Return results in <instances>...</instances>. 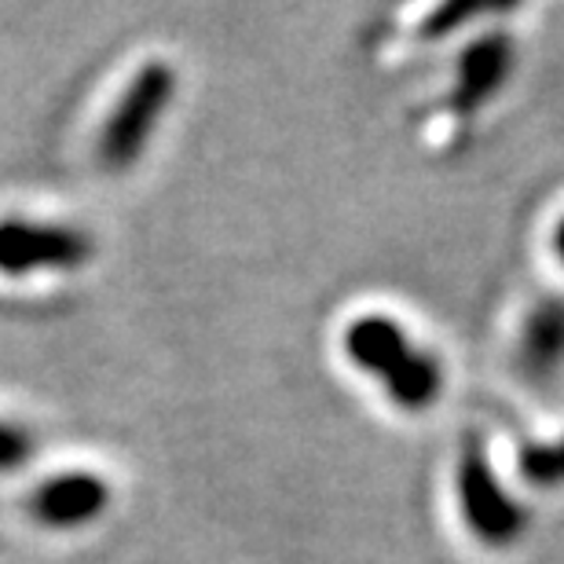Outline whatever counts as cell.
<instances>
[{
  "mask_svg": "<svg viewBox=\"0 0 564 564\" xmlns=\"http://www.w3.org/2000/svg\"><path fill=\"white\" fill-rule=\"evenodd\" d=\"M554 253H557V261L564 264V217L557 220V228H554Z\"/></svg>",
  "mask_w": 564,
  "mask_h": 564,
  "instance_id": "11",
  "label": "cell"
},
{
  "mask_svg": "<svg viewBox=\"0 0 564 564\" xmlns=\"http://www.w3.org/2000/svg\"><path fill=\"white\" fill-rule=\"evenodd\" d=\"M517 473L532 488H564V436L554 444H521Z\"/></svg>",
  "mask_w": 564,
  "mask_h": 564,
  "instance_id": "8",
  "label": "cell"
},
{
  "mask_svg": "<svg viewBox=\"0 0 564 564\" xmlns=\"http://www.w3.org/2000/svg\"><path fill=\"white\" fill-rule=\"evenodd\" d=\"M345 356L359 370H367L397 408L419 414L433 408L444 392V367L429 348L414 345L408 330L392 315L367 312L348 323L341 337Z\"/></svg>",
  "mask_w": 564,
  "mask_h": 564,
  "instance_id": "1",
  "label": "cell"
},
{
  "mask_svg": "<svg viewBox=\"0 0 564 564\" xmlns=\"http://www.w3.org/2000/svg\"><path fill=\"white\" fill-rule=\"evenodd\" d=\"M513 74V41L510 33H480L458 55L455 88H451V110L477 115L488 107Z\"/></svg>",
  "mask_w": 564,
  "mask_h": 564,
  "instance_id": "5",
  "label": "cell"
},
{
  "mask_svg": "<svg viewBox=\"0 0 564 564\" xmlns=\"http://www.w3.org/2000/svg\"><path fill=\"white\" fill-rule=\"evenodd\" d=\"M37 455V440H33L22 425L0 422V473H15Z\"/></svg>",
  "mask_w": 564,
  "mask_h": 564,
  "instance_id": "10",
  "label": "cell"
},
{
  "mask_svg": "<svg viewBox=\"0 0 564 564\" xmlns=\"http://www.w3.org/2000/svg\"><path fill=\"white\" fill-rule=\"evenodd\" d=\"M524 378L546 381L564 367V297L539 301L521 326V345H517Z\"/></svg>",
  "mask_w": 564,
  "mask_h": 564,
  "instance_id": "7",
  "label": "cell"
},
{
  "mask_svg": "<svg viewBox=\"0 0 564 564\" xmlns=\"http://www.w3.org/2000/svg\"><path fill=\"white\" fill-rule=\"evenodd\" d=\"M96 253V242L82 228L44 220H0V272H77Z\"/></svg>",
  "mask_w": 564,
  "mask_h": 564,
  "instance_id": "4",
  "label": "cell"
},
{
  "mask_svg": "<svg viewBox=\"0 0 564 564\" xmlns=\"http://www.w3.org/2000/svg\"><path fill=\"white\" fill-rule=\"evenodd\" d=\"M110 484L96 473H59L48 477L30 495L33 521L55 532H74L82 524H93L107 513Z\"/></svg>",
  "mask_w": 564,
  "mask_h": 564,
  "instance_id": "6",
  "label": "cell"
},
{
  "mask_svg": "<svg viewBox=\"0 0 564 564\" xmlns=\"http://www.w3.org/2000/svg\"><path fill=\"white\" fill-rule=\"evenodd\" d=\"M176 93V74L169 63H147L143 70L132 77L129 88L121 93V99L110 110L104 132H99V162L107 169H121L137 165L140 154L151 143L158 121L173 104Z\"/></svg>",
  "mask_w": 564,
  "mask_h": 564,
  "instance_id": "3",
  "label": "cell"
},
{
  "mask_svg": "<svg viewBox=\"0 0 564 564\" xmlns=\"http://www.w3.org/2000/svg\"><path fill=\"white\" fill-rule=\"evenodd\" d=\"M458 510L469 535L491 550L521 543L528 532V510L502 488L480 436H466L458 455Z\"/></svg>",
  "mask_w": 564,
  "mask_h": 564,
  "instance_id": "2",
  "label": "cell"
},
{
  "mask_svg": "<svg viewBox=\"0 0 564 564\" xmlns=\"http://www.w3.org/2000/svg\"><path fill=\"white\" fill-rule=\"evenodd\" d=\"M488 11H495V8H488V4H444L422 22V37L425 41L447 37V33H455L462 22H473V19L488 15Z\"/></svg>",
  "mask_w": 564,
  "mask_h": 564,
  "instance_id": "9",
  "label": "cell"
}]
</instances>
